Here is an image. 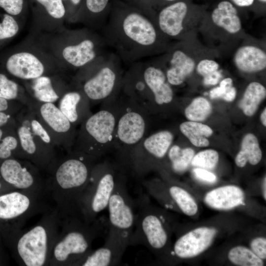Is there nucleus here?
<instances>
[{"mask_svg":"<svg viewBox=\"0 0 266 266\" xmlns=\"http://www.w3.org/2000/svg\"><path fill=\"white\" fill-rule=\"evenodd\" d=\"M15 126L23 159L45 170L57 155V146L35 112L24 106L16 115Z\"/></svg>","mask_w":266,"mask_h":266,"instance_id":"obj_10","label":"nucleus"},{"mask_svg":"<svg viewBox=\"0 0 266 266\" xmlns=\"http://www.w3.org/2000/svg\"><path fill=\"white\" fill-rule=\"evenodd\" d=\"M172 145L165 157L167 158L171 170L175 173L181 174L191 165L195 151L191 148H183L176 144Z\"/></svg>","mask_w":266,"mask_h":266,"instance_id":"obj_34","label":"nucleus"},{"mask_svg":"<svg viewBox=\"0 0 266 266\" xmlns=\"http://www.w3.org/2000/svg\"><path fill=\"white\" fill-rule=\"evenodd\" d=\"M122 62L115 53L107 52L77 70L71 80L84 92L91 105L110 103L121 91Z\"/></svg>","mask_w":266,"mask_h":266,"instance_id":"obj_5","label":"nucleus"},{"mask_svg":"<svg viewBox=\"0 0 266 266\" xmlns=\"http://www.w3.org/2000/svg\"><path fill=\"white\" fill-rule=\"evenodd\" d=\"M1 185H2L0 183V189L1 188Z\"/></svg>","mask_w":266,"mask_h":266,"instance_id":"obj_55","label":"nucleus"},{"mask_svg":"<svg viewBox=\"0 0 266 266\" xmlns=\"http://www.w3.org/2000/svg\"><path fill=\"white\" fill-rule=\"evenodd\" d=\"M218 231L211 226H200L179 236L171 246L167 262L197 257L212 244Z\"/></svg>","mask_w":266,"mask_h":266,"instance_id":"obj_19","label":"nucleus"},{"mask_svg":"<svg viewBox=\"0 0 266 266\" xmlns=\"http://www.w3.org/2000/svg\"><path fill=\"white\" fill-rule=\"evenodd\" d=\"M187 10V4L183 1L173 2L162 8L154 16L161 33L169 37L177 36L184 29L183 21Z\"/></svg>","mask_w":266,"mask_h":266,"instance_id":"obj_23","label":"nucleus"},{"mask_svg":"<svg viewBox=\"0 0 266 266\" xmlns=\"http://www.w3.org/2000/svg\"><path fill=\"white\" fill-rule=\"evenodd\" d=\"M245 195L239 187L224 185L210 190L204 197V203L210 208L226 211L244 204Z\"/></svg>","mask_w":266,"mask_h":266,"instance_id":"obj_25","label":"nucleus"},{"mask_svg":"<svg viewBox=\"0 0 266 266\" xmlns=\"http://www.w3.org/2000/svg\"><path fill=\"white\" fill-rule=\"evenodd\" d=\"M218 161V152L213 149H207L195 154L191 165L196 167L209 170L215 168Z\"/></svg>","mask_w":266,"mask_h":266,"instance_id":"obj_39","label":"nucleus"},{"mask_svg":"<svg viewBox=\"0 0 266 266\" xmlns=\"http://www.w3.org/2000/svg\"><path fill=\"white\" fill-rule=\"evenodd\" d=\"M168 57L167 67L165 71L167 80L171 86L180 85L193 71L195 61L179 49L172 51Z\"/></svg>","mask_w":266,"mask_h":266,"instance_id":"obj_27","label":"nucleus"},{"mask_svg":"<svg viewBox=\"0 0 266 266\" xmlns=\"http://www.w3.org/2000/svg\"><path fill=\"white\" fill-rule=\"evenodd\" d=\"M154 18L152 10L136 1L112 0L101 35L122 62L132 64L164 46Z\"/></svg>","mask_w":266,"mask_h":266,"instance_id":"obj_1","label":"nucleus"},{"mask_svg":"<svg viewBox=\"0 0 266 266\" xmlns=\"http://www.w3.org/2000/svg\"><path fill=\"white\" fill-rule=\"evenodd\" d=\"M212 111L210 103L203 97H197L185 109V115L186 118L194 122H200L205 120Z\"/></svg>","mask_w":266,"mask_h":266,"instance_id":"obj_36","label":"nucleus"},{"mask_svg":"<svg viewBox=\"0 0 266 266\" xmlns=\"http://www.w3.org/2000/svg\"><path fill=\"white\" fill-rule=\"evenodd\" d=\"M127 247L106 237L102 246L92 250L76 266H111L119 265Z\"/></svg>","mask_w":266,"mask_h":266,"instance_id":"obj_26","label":"nucleus"},{"mask_svg":"<svg viewBox=\"0 0 266 266\" xmlns=\"http://www.w3.org/2000/svg\"><path fill=\"white\" fill-rule=\"evenodd\" d=\"M262 153L258 140L253 134H246L241 142V149L235 158V163L239 167H244L247 163L257 165L261 160Z\"/></svg>","mask_w":266,"mask_h":266,"instance_id":"obj_30","label":"nucleus"},{"mask_svg":"<svg viewBox=\"0 0 266 266\" xmlns=\"http://www.w3.org/2000/svg\"><path fill=\"white\" fill-rule=\"evenodd\" d=\"M57 106L76 127L93 113L89 100L72 80L70 88L58 100Z\"/></svg>","mask_w":266,"mask_h":266,"instance_id":"obj_22","label":"nucleus"},{"mask_svg":"<svg viewBox=\"0 0 266 266\" xmlns=\"http://www.w3.org/2000/svg\"><path fill=\"white\" fill-rule=\"evenodd\" d=\"M118 172L114 164L108 161L97 163L94 166L78 204L79 214L87 222L95 221L107 208Z\"/></svg>","mask_w":266,"mask_h":266,"instance_id":"obj_12","label":"nucleus"},{"mask_svg":"<svg viewBox=\"0 0 266 266\" xmlns=\"http://www.w3.org/2000/svg\"><path fill=\"white\" fill-rule=\"evenodd\" d=\"M121 0L130 1H135V0Z\"/></svg>","mask_w":266,"mask_h":266,"instance_id":"obj_53","label":"nucleus"},{"mask_svg":"<svg viewBox=\"0 0 266 266\" xmlns=\"http://www.w3.org/2000/svg\"><path fill=\"white\" fill-rule=\"evenodd\" d=\"M219 67V64L215 61L204 59L198 64L197 71L199 74L205 77L217 71Z\"/></svg>","mask_w":266,"mask_h":266,"instance_id":"obj_43","label":"nucleus"},{"mask_svg":"<svg viewBox=\"0 0 266 266\" xmlns=\"http://www.w3.org/2000/svg\"><path fill=\"white\" fill-rule=\"evenodd\" d=\"M237 5L240 7L249 6L252 5L254 0H232Z\"/></svg>","mask_w":266,"mask_h":266,"instance_id":"obj_49","label":"nucleus"},{"mask_svg":"<svg viewBox=\"0 0 266 266\" xmlns=\"http://www.w3.org/2000/svg\"><path fill=\"white\" fill-rule=\"evenodd\" d=\"M234 62L236 66L242 71H260L266 68V54L255 46H242L235 53Z\"/></svg>","mask_w":266,"mask_h":266,"instance_id":"obj_28","label":"nucleus"},{"mask_svg":"<svg viewBox=\"0 0 266 266\" xmlns=\"http://www.w3.org/2000/svg\"><path fill=\"white\" fill-rule=\"evenodd\" d=\"M28 107L35 112L57 147L66 152L72 149L77 131L76 127L55 103L41 102L32 98Z\"/></svg>","mask_w":266,"mask_h":266,"instance_id":"obj_15","label":"nucleus"},{"mask_svg":"<svg viewBox=\"0 0 266 266\" xmlns=\"http://www.w3.org/2000/svg\"><path fill=\"white\" fill-rule=\"evenodd\" d=\"M97 159L72 149L57 155L45 169L47 193L50 194L62 215L80 216L78 201L89 181Z\"/></svg>","mask_w":266,"mask_h":266,"instance_id":"obj_2","label":"nucleus"},{"mask_svg":"<svg viewBox=\"0 0 266 266\" xmlns=\"http://www.w3.org/2000/svg\"><path fill=\"white\" fill-rule=\"evenodd\" d=\"M236 90L235 87L232 86L223 97V99L228 102L233 101L235 98Z\"/></svg>","mask_w":266,"mask_h":266,"instance_id":"obj_47","label":"nucleus"},{"mask_svg":"<svg viewBox=\"0 0 266 266\" xmlns=\"http://www.w3.org/2000/svg\"><path fill=\"white\" fill-rule=\"evenodd\" d=\"M266 97L265 87L260 83L251 82L247 87L242 99L239 103V107L245 115L252 116Z\"/></svg>","mask_w":266,"mask_h":266,"instance_id":"obj_32","label":"nucleus"},{"mask_svg":"<svg viewBox=\"0 0 266 266\" xmlns=\"http://www.w3.org/2000/svg\"><path fill=\"white\" fill-rule=\"evenodd\" d=\"M112 2V0H83L74 23L95 31L100 30L107 21Z\"/></svg>","mask_w":266,"mask_h":266,"instance_id":"obj_24","label":"nucleus"},{"mask_svg":"<svg viewBox=\"0 0 266 266\" xmlns=\"http://www.w3.org/2000/svg\"><path fill=\"white\" fill-rule=\"evenodd\" d=\"M139 64L144 81L140 106L149 114L155 106L170 104L174 99V93L162 67L154 62L140 61Z\"/></svg>","mask_w":266,"mask_h":266,"instance_id":"obj_16","label":"nucleus"},{"mask_svg":"<svg viewBox=\"0 0 266 266\" xmlns=\"http://www.w3.org/2000/svg\"><path fill=\"white\" fill-rule=\"evenodd\" d=\"M260 0V1H261L262 2H266V0Z\"/></svg>","mask_w":266,"mask_h":266,"instance_id":"obj_54","label":"nucleus"},{"mask_svg":"<svg viewBox=\"0 0 266 266\" xmlns=\"http://www.w3.org/2000/svg\"><path fill=\"white\" fill-rule=\"evenodd\" d=\"M0 98L19 101L28 107L32 99L21 83L2 73H0Z\"/></svg>","mask_w":266,"mask_h":266,"instance_id":"obj_31","label":"nucleus"},{"mask_svg":"<svg viewBox=\"0 0 266 266\" xmlns=\"http://www.w3.org/2000/svg\"><path fill=\"white\" fill-rule=\"evenodd\" d=\"M66 11V21L74 23L83 0H62Z\"/></svg>","mask_w":266,"mask_h":266,"instance_id":"obj_41","label":"nucleus"},{"mask_svg":"<svg viewBox=\"0 0 266 266\" xmlns=\"http://www.w3.org/2000/svg\"><path fill=\"white\" fill-rule=\"evenodd\" d=\"M195 176L199 180L207 183H213L217 180V176L209 170L196 167L193 169Z\"/></svg>","mask_w":266,"mask_h":266,"instance_id":"obj_45","label":"nucleus"},{"mask_svg":"<svg viewBox=\"0 0 266 266\" xmlns=\"http://www.w3.org/2000/svg\"><path fill=\"white\" fill-rule=\"evenodd\" d=\"M38 30L53 33L64 28L66 11L62 0H30Z\"/></svg>","mask_w":266,"mask_h":266,"instance_id":"obj_21","label":"nucleus"},{"mask_svg":"<svg viewBox=\"0 0 266 266\" xmlns=\"http://www.w3.org/2000/svg\"><path fill=\"white\" fill-rule=\"evenodd\" d=\"M4 126L0 127V139L3 136L5 133L3 131Z\"/></svg>","mask_w":266,"mask_h":266,"instance_id":"obj_52","label":"nucleus"},{"mask_svg":"<svg viewBox=\"0 0 266 266\" xmlns=\"http://www.w3.org/2000/svg\"><path fill=\"white\" fill-rule=\"evenodd\" d=\"M118 103L113 148L116 151L114 165L122 172L133 149L147 135L149 114L121 93Z\"/></svg>","mask_w":266,"mask_h":266,"instance_id":"obj_9","label":"nucleus"},{"mask_svg":"<svg viewBox=\"0 0 266 266\" xmlns=\"http://www.w3.org/2000/svg\"><path fill=\"white\" fill-rule=\"evenodd\" d=\"M250 249L263 261L266 259V238L264 236L254 238L250 243Z\"/></svg>","mask_w":266,"mask_h":266,"instance_id":"obj_42","label":"nucleus"},{"mask_svg":"<svg viewBox=\"0 0 266 266\" xmlns=\"http://www.w3.org/2000/svg\"><path fill=\"white\" fill-rule=\"evenodd\" d=\"M27 7V0H0V8L19 22L25 15Z\"/></svg>","mask_w":266,"mask_h":266,"instance_id":"obj_40","label":"nucleus"},{"mask_svg":"<svg viewBox=\"0 0 266 266\" xmlns=\"http://www.w3.org/2000/svg\"><path fill=\"white\" fill-rule=\"evenodd\" d=\"M60 230L57 208L47 210L39 221L26 230L18 231L16 253L21 266H49L53 245Z\"/></svg>","mask_w":266,"mask_h":266,"instance_id":"obj_7","label":"nucleus"},{"mask_svg":"<svg viewBox=\"0 0 266 266\" xmlns=\"http://www.w3.org/2000/svg\"><path fill=\"white\" fill-rule=\"evenodd\" d=\"M261 121L263 125L266 126V108H265L261 115Z\"/></svg>","mask_w":266,"mask_h":266,"instance_id":"obj_51","label":"nucleus"},{"mask_svg":"<svg viewBox=\"0 0 266 266\" xmlns=\"http://www.w3.org/2000/svg\"><path fill=\"white\" fill-rule=\"evenodd\" d=\"M179 129L182 133L197 147L208 146L209 142L207 137L213 133L212 129L208 126L191 121L181 123Z\"/></svg>","mask_w":266,"mask_h":266,"instance_id":"obj_33","label":"nucleus"},{"mask_svg":"<svg viewBox=\"0 0 266 266\" xmlns=\"http://www.w3.org/2000/svg\"><path fill=\"white\" fill-rule=\"evenodd\" d=\"M262 194L264 200H266V177L264 178L262 183Z\"/></svg>","mask_w":266,"mask_h":266,"instance_id":"obj_50","label":"nucleus"},{"mask_svg":"<svg viewBox=\"0 0 266 266\" xmlns=\"http://www.w3.org/2000/svg\"><path fill=\"white\" fill-rule=\"evenodd\" d=\"M107 208L109 213L107 236L127 248L135 224V200L129 194L125 174L119 171Z\"/></svg>","mask_w":266,"mask_h":266,"instance_id":"obj_13","label":"nucleus"},{"mask_svg":"<svg viewBox=\"0 0 266 266\" xmlns=\"http://www.w3.org/2000/svg\"><path fill=\"white\" fill-rule=\"evenodd\" d=\"M173 139V133L168 130L146 135L133 150L122 173L130 172L141 179L151 170L158 168Z\"/></svg>","mask_w":266,"mask_h":266,"instance_id":"obj_14","label":"nucleus"},{"mask_svg":"<svg viewBox=\"0 0 266 266\" xmlns=\"http://www.w3.org/2000/svg\"><path fill=\"white\" fill-rule=\"evenodd\" d=\"M2 160L0 175L6 183L18 190L47 193L45 179L34 164L15 157Z\"/></svg>","mask_w":266,"mask_h":266,"instance_id":"obj_17","label":"nucleus"},{"mask_svg":"<svg viewBox=\"0 0 266 266\" xmlns=\"http://www.w3.org/2000/svg\"><path fill=\"white\" fill-rule=\"evenodd\" d=\"M213 23L228 33H235L241 28L236 9L228 1L220 2L212 13Z\"/></svg>","mask_w":266,"mask_h":266,"instance_id":"obj_29","label":"nucleus"},{"mask_svg":"<svg viewBox=\"0 0 266 266\" xmlns=\"http://www.w3.org/2000/svg\"><path fill=\"white\" fill-rule=\"evenodd\" d=\"M221 77V73L217 70L204 77L203 82L206 85H214L219 82Z\"/></svg>","mask_w":266,"mask_h":266,"instance_id":"obj_46","label":"nucleus"},{"mask_svg":"<svg viewBox=\"0 0 266 266\" xmlns=\"http://www.w3.org/2000/svg\"><path fill=\"white\" fill-rule=\"evenodd\" d=\"M45 194L17 190L0 196V219L16 220L23 225L35 214L47 211Z\"/></svg>","mask_w":266,"mask_h":266,"instance_id":"obj_18","label":"nucleus"},{"mask_svg":"<svg viewBox=\"0 0 266 266\" xmlns=\"http://www.w3.org/2000/svg\"><path fill=\"white\" fill-rule=\"evenodd\" d=\"M38 43L52 56L64 72H75L107 52L101 34L85 27L70 30L65 27L50 33Z\"/></svg>","mask_w":266,"mask_h":266,"instance_id":"obj_3","label":"nucleus"},{"mask_svg":"<svg viewBox=\"0 0 266 266\" xmlns=\"http://www.w3.org/2000/svg\"><path fill=\"white\" fill-rule=\"evenodd\" d=\"M156 0H136L135 1H137L142 5L146 7L147 8L151 9L152 6L154 4ZM166 2H174L177 0H161Z\"/></svg>","mask_w":266,"mask_h":266,"instance_id":"obj_48","label":"nucleus"},{"mask_svg":"<svg viewBox=\"0 0 266 266\" xmlns=\"http://www.w3.org/2000/svg\"><path fill=\"white\" fill-rule=\"evenodd\" d=\"M228 258L233 264L239 266H263L264 261L251 249L242 245L232 247L228 252Z\"/></svg>","mask_w":266,"mask_h":266,"instance_id":"obj_35","label":"nucleus"},{"mask_svg":"<svg viewBox=\"0 0 266 266\" xmlns=\"http://www.w3.org/2000/svg\"><path fill=\"white\" fill-rule=\"evenodd\" d=\"M63 74L43 75L20 82L33 99L41 102L55 103L71 85V80L68 82Z\"/></svg>","mask_w":266,"mask_h":266,"instance_id":"obj_20","label":"nucleus"},{"mask_svg":"<svg viewBox=\"0 0 266 266\" xmlns=\"http://www.w3.org/2000/svg\"><path fill=\"white\" fill-rule=\"evenodd\" d=\"M59 214L62 229L53 245L49 266H76L92 250L93 241L108 228V220L102 217L88 223L79 216Z\"/></svg>","mask_w":266,"mask_h":266,"instance_id":"obj_4","label":"nucleus"},{"mask_svg":"<svg viewBox=\"0 0 266 266\" xmlns=\"http://www.w3.org/2000/svg\"><path fill=\"white\" fill-rule=\"evenodd\" d=\"M20 29V23L6 13L0 16V44L14 37Z\"/></svg>","mask_w":266,"mask_h":266,"instance_id":"obj_37","label":"nucleus"},{"mask_svg":"<svg viewBox=\"0 0 266 266\" xmlns=\"http://www.w3.org/2000/svg\"><path fill=\"white\" fill-rule=\"evenodd\" d=\"M3 66L6 72L20 82L64 73L38 42L31 40L23 43L8 54Z\"/></svg>","mask_w":266,"mask_h":266,"instance_id":"obj_11","label":"nucleus"},{"mask_svg":"<svg viewBox=\"0 0 266 266\" xmlns=\"http://www.w3.org/2000/svg\"><path fill=\"white\" fill-rule=\"evenodd\" d=\"M135 206L137 210L129 245H143L167 262L172 245L171 228L166 215L153 206L146 195L135 200Z\"/></svg>","mask_w":266,"mask_h":266,"instance_id":"obj_6","label":"nucleus"},{"mask_svg":"<svg viewBox=\"0 0 266 266\" xmlns=\"http://www.w3.org/2000/svg\"><path fill=\"white\" fill-rule=\"evenodd\" d=\"M233 86V80L228 77L222 80L219 87L212 89L209 92L212 99L223 98L228 91Z\"/></svg>","mask_w":266,"mask_h":266,"instance_id":"obj_44","label":"nucleus"},{"mask_svg":"<svg viewBox=\"0 0 266 266\" xmlns=\"http://www.w3.org/2000/svg\"><path fill=\"white\" fill-rule=\"evenodd\" d=\"M24 106L19 101L0 98V127L14 123L16 115Z\"/></svg>","mask_w":266,"mask_h":266,"instance_id":"obj_38","label":"nucleus"},{"mask_svg":"<svg viewBox=\"0 0 266 266\" xmlns=\"http://www.w3.org/2000/svg\"><path fill=\"white\" fill-rule=\"evenodd\" d=\"M118 98L92 113L80 125L72 148L97 160L113 148L118 111Z\"/></svg>","mask_w":266,"mask_h":266,"instance_id":"obj_8","label":"nucleus"}]
</instances>
